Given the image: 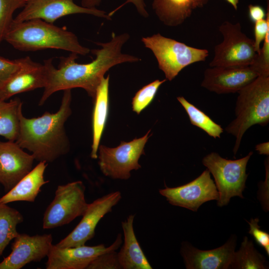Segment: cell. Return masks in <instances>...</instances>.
<instances>
[{
    "label": "cell",
    "instance_id": "6da1fadb",
    "mask_svg": "<svg viewBox=\"0 0 269 269\" xmlns=\"http://www.w3.org/2000/svg\"><path fill=\"white\" fill-rule=\"evenodd\" d=\"M130 35L124 33L118 35L112 34L111 40L107 42H95L101 48L92 49L96 58L85 64L76 62L78 54L71 53L66 57H61L58 68L52 63V58L44 61L47 72V84L39 100L42 106L54 93L67 89L81 88L94 100L97 88L105 74L112 67L123 63L135 62L139 57L123 53L122 48L129 39Z\"/></svg>",
    "mask_w": 269,
    "mask_h": 269
},
{
    "label": "cell",
    "instance_id": "7a4b0ae2",
    "mask_svg": "<svg viewBox=\"0 0 269 269\" xmlns=\"http://www.w3.org/2000/svg\"><path fill=\"white\" fill-rule=\"evenodd\" d=\"M71 89L64 90L61 105L55 113L45 112L32 118L19 114V128L15 142L31 152L39 162L50 163L67 154L70 142L65 124L72 114Z\"/></svg>",
    "mask_w": 269,
    "mask_h": 269
},
{
    "label": "cell",
    "instance_id": "3957f363",
    "mask_svg": "<svg viewBox=\"0 0 269 269\" xmlns=\"http://www.w3.org/2000/svg\"><path fill=\"white\" fill-rule=\"evenodd\" d=\"M4 40L22 51L54 49L82 55H86L90 51V49L82 46L77 36L65 27H58L40 19L22 22L13 20Z\"/></svg>",
    "mask_w": 269,
    "mask_h": 269
},
{
    "label": "cell",
    "instance_id": "277c9868",
    "mask_svg": "<svg viewBox=\"0 0 269 269\" xmlns=\"http://www.w3.org/2000/svg\"><path fill=\"white\" fill-rule=\"evenodd\" d=\"M235 119L225 131L236 138L233 149L236 155L245 132L252 126H265L269 122V76H259L238 92Z\"/></svg>",
    "mask_w": 269,
    "mask_h": 269
},
{
    "label": "cell",
    "instance_id": "5b68a950",
    "mask_svg": "<svg viewBox=\"0 0 269 269\" xmlns=\"http://www.w3.org/2000/svg\"><path fill=\"white\" fill-rule=\"evenodd\" d=\"M141 41L153 52L166 80H172L183 69L193 63L205 61L209 55L207 49L190 46L159 33L142 37Z\"/></svg>",
    "mask_w": 269,
    "mask_h": 269
},
{
    "label": "cell",
    "instance_id": "8992f818",
    "mask_svg": "<svg viewBox=\"0 0 269 269\" xmlns=\"http://www.w3.org/2000/svg\"><path fill=\"white\" fill-rule=\"evenodd\" d=\"M253 153V151H250L245 157L235 160L223 158L215 152L203 157V164L215 180L219 194L218 206L227 205L231 198L234 196L244 198L243 192L248 177L246 168Z\"/></svg>",
    "mask_w": 269,
    "mask_h": 269
},
{
    "label": "cell",
    "instance_id": "52a82bcc",
    "mask_svg": "<svg viewBox=\"0 0 269 269\" xmlns=\"http://www.w3.org/2000/svg\"><path fill=\"white\" fill-rule=\"evenodd\" d=\"M219 30L223 39L214 47L210 67H243L254 63L258 55L254 39L242 31L239 22L224 21Z\"/></svg>",
    "mask_w": 269,
    "mask_h": 269
},
{
    "label": "cell",
    "instance_id": "ba28073f",
    "mask_svg": "<svg viewBox=\"0 0 269 269\" xmlns=\"http://www.w3.org/2000/svg\"><path fill=\"white\" fill-rule=\"evenodd\" d=\"M150 130L142 137L129 142L122 141L116 147L99 146L98 164L103 174L114 179L127 180L131 172L141 168L138 163L144 154V147L151 135Z\"/></svg>",
    "mask_w": 269,
    "mask_h": 269
},
{
    "label": "cell",
    "instance_id": "9c48e42d",
    "mask_svg": "<svg viewBox=\"0 0 269 269\" xmlns=\"http://www.w3.org/2000/svg\"><path fill=\"white\" fill-rule=\"evenodd\" d=\"M85 191V186L81 181L58 186L54 198L44 214L43 228L58 227L82 216L88 205Z\"/></svg>",
    "mask_w": 269,
    "mask_h": 269
},
{
    "label": "cell",
    "instance_id": "30bf717a",
    "mask_svg": "<svg viewBox=\"0 0 269 269\" xmlns=\"http://www.w3.org/2000/svg\"><path fill=\"white\" fill-rule=\"evenodd\" d=\"M170 204L196 212L204 203L217 200L219 194L215 184L207 169L198 177L183 185L159 189Z\"/></svg>",
    "mask_w": 269,
    "mask_h": 269
},
{
    "label": "cell",
    "instance_id": "8fae6325",
    "mask_svg": "<svg viewBox=\"0 0 269 269\" xmlns=\"http://www.w3.org/2000/svg\"><path fill=\"white\" fill-rule=\"evenodd\" d=\"M85 13L111 20L106 12L95 8H87L76 4L73 0H26L22 10L13 20L22 22L40 19L54 23L57 19L71 14Z\"/></svg>",
    "mask_w": 269,
    "mask_h": 269
},
{
    "label": "cell",
    "instance_id": "7c38bea8",
    "mask_svg": "<svg viewBox=\"0 0 269 269\" xmlns=\"http://www.w3.org/2000/svg\"><path fill=\"white\" fill-rule=\"evenodd\" d=\"M122 198L119 191L112 192L88 204L79 223L65 238L56 244L60 247H75L85 245L95 235V229L101 219L112 211Z\"/></svg>",
    "mask_w": 269,
    "mask_h": 269
},
{
    "label": "cell",
    "instance_id": "4fadbf2b",
    "mask_svg": "<svg viewBox=\"0 0 269 269\" xmlns=\"http://www.w3.org/2000/svg\"><path fill=\"white\" fill-rule=\"evenodd\" d=\"M122 243L121 234L110 246L104 244L94 246L85 245L75 247L51 246L46 263V269H87L89 264L100 255L117 250Z\"/></svg>",
    "mask_w": 269,
    "mask_h": 269
},
{
    "label": "cell",
    "instance_id": "5bb4252c",
    "mask_svg": "<svg viewBox=\"0 0 269 269\" xmlns=\"http://www.w3.org/2000/svg\"><path fill=\"white\" fill-rule=\"evenodd\" d=\"M52 242L51 234L30 236L18 234L11 252L0 263V269H20L30 262H39L47 256Z\"/></svg>",
    "mask_w": 269,
    "mask_h": 269
},
{
    "label": "cell",
    "instance_id": "9a60e30c",
    "mask_svg": "<svg viewBox=\"0 0 269 269\" xmlns=\"http://www.w3.org/2000/svg\"><path fill=\"white\" fill-rule=\"evenodd\" d=\"M252 66L210 67L205 70L201 86L218 94L238 92L259 76Z\"/></svg>",
    "mask_w": 269,
    "mask_h": 269
},
{
    "label": "cell",
    "instance_id": "2e32d148",
    "mask_svg": "<svg viewBox=\"0 0 269 269\" xmlns=\"http://www.w3.org/2000/svg\"><path fill=\"white\" fill-rule=\"evenodd\" d=\"M35 160L15 141L0 140V183L5 192L13 188L32 169Z\"/></svg>",
    "mask_w": 269,
    "mask_h": 269
},
{
    "label": "cell",
    "instance_id": "e0dca14e",
    "mask_svg": "<svg viewBox=\"0 0 269 269\" xmlns=\"http://www.w3.org/2000/svg\"><path fill=\"white\" fill-rule=\"evenodd\" d=\"M236 245V236H232L220 247L201 250L188 243H183L181 254L187 269H230Z\"/></svg>",
    "mask_w": 269,
    "mask_h": 269
},
{
    "label": "cell",
    "instance_id": "ac0fdd59",
    "mask_svg": "<svg viewBox=\"0 0 269 269\" xmlns=\"http://www.w3.org/2000/svg\"><path fill=\"white\" fill-rule=\"evenodd\" d=\"M18 71L0 88V99L6 101L21 93L44 88L47 84V72L44 64L33 61L30 57L21 58Z\"/></svg>",
    "mask_w": 269,
    "mask_h": 269
},
{
    "label": "cell",
    "instance_id": "d6986e66",
    "mask_svg": "<svg viewBox=\"0 0 269 269\" xmlns=\"http://www.w3.org/2000/svg\"><path fill=\"white\" fill-rule=\"evenodd\" d=\"M208 0H153L152 8L158 19L168 26H177L189 18L193 10L203 7Z\"/></svg>",
    "mask_w": 269,
    "mask_h": 269
},
{
    "label": "cell",
    "instance_id": "ffe728a7",
    "mask_svg": "<svg viewBox=\"0 0 269 269\" xmlns=\"http://www.w3.org/2000/svg\"><path fill=\"white\" fill-rule=\"evenodd\" d=\"M134 218V215L131 214L122 222L124 243L117 253L119 262L123 269H151L135 235Z\"/></svg>",
    "mask_w": 269,
    "mask_h": 269
},
{
    "label": "cell",
    "instance_id": "44dd1931",
    "mask_svg": "<svg viewBox=\"0 0 269 269\" xmlns=\"http://www.w3.org/2000/svg\"><path fill=\"white\" fill-rule=\"evenodd\" d=\"M47 164L44 161L39 162L13 188L0 198V204H7L15 201L34 202L41 187L49 182L44 178Z\"/></svg>",
    "mask_w": 269,
    "mask_h": 269
},
{
    "label": "cell",
    "instance_id": "7402d4cb",
    "mask_svg": "<svg viewBox=\"0 0 269 269\" xmlns=\"http://www.w3.org/2000/svg\"><path fill=\"white\" fill-rule=\"evenodd\" d=\"M109 75L104 77L98 86L94 99L92 116L93 141L91 157L98 158V150L103 134L109 112Z\"/></svg>",
    "mask_w": 269,
    "mask_h": 269
},
{
    "label": "cell",
    "instance_id": "603a6c76",
    "mask_svg": "<svg viewBox=\"0 0 269 269\" xmlns=\"http://www.w3.org/2000/svg\"><path fill=\"white\" fill-rule=\"evenodd\" d=\"M23 103L18 98L9 102L0 99V135L15 141L19 128V114Z\"/></svg>",
    "mask_w": 269,
    "mask_h": 269
},
{
    "label": "cell",
    "instance_id": "cb8c5ba5",
    "mask_svg": "<svg viewBox=\"0 0 269 269\" xmlns=\"http://www.w3.org/2000/svg\"><path fill=\"white\" fill-rule=\"evenodd\" d=\"M266 259L254 247L252 241L245 237L240 249L235 252L230 269H267Z\"/></svg>",
    "mask_w": 269,
    "mask_h": 269
},
{
    "label": "cell",
    "instance_id": "d4e9b609",
    "mask_svg": "<svg viewBox=\"0 0 269 269\" xmlns=\"http://www.w3.org/2000/svg\"><path fill=\"white\" fill-rule=\"evenodd\" d=\"M23 221V217L18 210L6 204H0V256L18 235L17 225Z\"/></svg>",
    "mask_w": 269,
    "mask_h": 269
},
{
    "label": "cell",
    "instance_id": "484cf974",
    "mask_svg": "<svg viewBox=\"0 0 269 269\" xmlns=\"http://www.w3.org/2000/svg\"><path fill=\"white\" fill-rule=\"evenodd\" d=\"M177 99L185 110L192 125L201 129L214 138L221 137L224 130L220 125L184 97L179 96Z\"/></svg>",
    "mask_w": 269,
    "mask_h": 269
},
{
    "label": "cell",
    "instance_id": "4316f807",
    "mask_svg": "<svg viewBox=\"0 0 269 269\" xmlns=\"http://www.w3.org/2000/svg\"><path fill=\"white\" fill-rule=\"evenodd\" d=\"M26 1V0H0V45L13 22L14 12L23 8Z\"/></svg>",
    "mask_w": 269,
    "mask_h": 269
},
{
    "label": "cell",
    "instance_id": "83f0119b",
    "mask_svg": "<svg viewBox=\"0 0 269 269\" xmlns=\"http://www.w3.org/2000/svg\"><path fill=\"white\" fill-rule=\"evenodd\" d=\"M166 81V79L162 80L157 79L139 89L132 100L133 111L137 114H140L152 102L160 86Z\"/></svg>",
    "mask_w": 269,
    "mask_h": 269
},
{
    "label": "cell",
    "instance_id": "f1b7e54d",
    "mask_svg": "<svg viewBox=\"0 0 269 269\" xmlns=\"http://www.w3.org/2000/svg\"><path fill=\"white\" fill-rule=\"evenodd\" d=\"M117 253L112 251L97 257L88 266L87 269H121Z\"/></svg>",
    "mask_w": 269,
    "mask_h": 269
},
{
    "label": "cell",
    "instance_id": "f546056e",
    "mask_svg": "<svg viewBox=\"0 0 269 269\" xmlns=\"http://www.w3.org/2000/svg\"><path fill=\"white\" fill-rule=\"evenodd\" d=\"M259 76H269V33L264 40L263 46L254 63L251 65Z\"/></svg>",
    "mask_w": 269,
    "mask_h": 269
},
{
    "label": "cell",
    "instance_id": "4dcf8cb0",
    "mask_svg": "<svg viewBox=\"0 0 269 269\" xmlns=\"http://www.w3.org/2000/svg\"><path fill=\"white\" fill-rule=\"evenodd\" d=\"M21 59L10 60L0 56V88L20 68Z\"/></svg>",
    "mask_w": 269,
    "mask_h": 269
},
{
    "label": "cell",
    "instance_id": "1f68e13d",
    "mask_svg": "<svg viewBox=\"0 0 269 269\" xmlns=\"http://www.w3.org/2000/svg\"><path fill=\"white\" fill-rule=\"evenodd\" d=\"M258 218L251 219L250 221H247L250 225L249 233L251 235L256 242L264 249L267 254L269 255V234L261 229L258 223Z\"/></svg>",
    "mask_w": 269,
    "mask_h": 269
},
{
    "label": "cell",
    "instance_id": "d6a6232c",
    "mask_svg": "<svg viewBox=\"0 0 269 269\" xmlns=\"http://www.w3.org/2000/svg\"><path fill=\"white\" fill-rule=\"evenodd\" d=\"M254 45L257 53L260 51L261 44L264 41L267 34L269 33V9L268 5V11L266 19L255 22L254 28Z\"/></svg>",
    "mask_w": 269,
    "mask_h": 269
},
{
    "label": "cell",
    "instance_id": "836d02e7",
    "mask_svg": "<svg viewBox=\"0 0 269 269\" xmlns=\"http://www.w3.org/2000/svg\"><path fill=\"white\" fill-rule=\"evenodd\" d=\"M102 0H82L81 6L87 7V8H95L96 6H98L101 3ZM133 3L136 7L138 12L142 16L145 18H147L148 16V13L145 7L146 5L143 0H127L123 4L117 7L115 10L108 14L110 17L121 8L123 6L125 5L128 3Z\"/></svg>",
    "mask_w": 269,
    "mask_h": 269
},
{
    "label": "cell",
    "instance_id": "e575fe53",
    "mask_svg": "<svg viewBox=\"0 0 269 269\" xmlns=\"http://www.w3.org/2000/svg\"><path fill=\"white\" fill-rule=\"evenodd\" d=\"M249 8V16L250 19L254 23L256 21L264 19L266 13L264 9L258 5L250 4Z\"/></svg>",
    "mask_w": 269,
    "mask_h": 269
},
{
    "label": "cell",
    "instance_id": "d590c367",
    "mask_svg": "<svg viewBox=\"0 0 269 269\" xmlns=\"http://www.w3.org/2000/svg\"><path fill=\"white\" fill-rule=\"evenodd\" d=\"M255 149L260 154L269 155V142L268 141L258 144Z\"/></svg>",
    "mask_w": 269,
    "mask_h": 269
},
{
    "label": "cell",
    "instance_id": "8d00e7d4",
    "mask_svg": "<svg viewBox=\"0 0 269 269\" xmlns=\"http://www.w3.org/2000/svg\"><path fill=\"white\" fill-rule=\"evenodd\" d=\"M228 2L235 10L238 8V4L239 3V0H226Z\"/></svg>",
    "mask_w": 269,
    "mask_h": 269
}]
</instances>
